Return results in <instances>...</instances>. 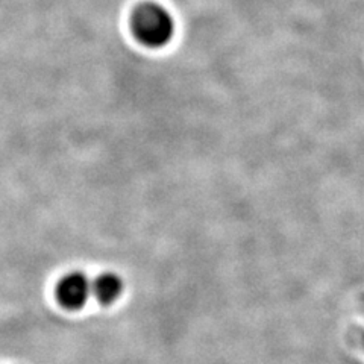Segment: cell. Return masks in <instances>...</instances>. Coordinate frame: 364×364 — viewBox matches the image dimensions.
I'll return each instance as SVG.
<instances>
[{
  "label": "cell",
  "mask_w": 364,
  "mask_h": 364,
  "mask_svg": "<svg viewBox=\"0 0 364 364\" xmlns=\"http://www.w3.org/2000/svg\"><path fill=\"white\" fill-rule=\"evenodd\" d=\"M131 31L136 41L146 48L161 49L172 41L175 36V20L163 5L144 2L131 14Z\"/></svg>",
  "instance_id": "6da1fadb"
},
{
  "label": "cell",
  "mask_w": 364,
  "mask_h": 364,
  "mask_svg": "<svg viewBox=\"0 0 364 364\" xmlns=\"http://www.w3.org/2000/svg\"><path fill=\"white\" fill-rule=\"evenodd\" d=\"M56 299L65 310H79L87 304L91 294V282L81 272L64 275L55 289Z\"/></svg>",
  "instance_id": "7a4b0ae2"
},
{
  "label": "cell",
  "mask_w": 364,
  "mask_h": 364,
  "mask_svg": "<svg viewBox=\"0 0 364 364\" xmlns=\"http://www.w3.org/2000/svg\"><path fill=\"white\" fill-rule=\"evenodd\" d=\"M91 293L102 305H111L123 293V281L116 273H102L91 284Z\"/></svg>",
  "instance_id": "3957f363"
}]
</instances>
